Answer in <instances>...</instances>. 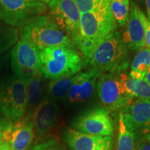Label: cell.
I'll return each instance as SVG.
<instances>
[{"label": "cell", "mask_w": 150, "mask_h": 150, "mask_svg": "<svg viewBox=\"0 0 150 150\" xmlns=\"http://www.w3.org/2000/svg\"><path fill=\"white\" fill-rule=\"evenodd\" d=\"M116 26L110 8L81 13L79 33L74 45L88 61L105 38L115 31Z\"/></svg>", "instance_id": "6da1fadb"}, {"label": "cell", "mask_w": 150, "mask_h": 150, "mask_svg": "<svg viewBox=\"0 0 150 150\" xmlns=\"http://www.w3.org/2000/svg\"><path fill=\"white\" fill-rule=\"evenodd\" d=\"M20 36L28 39L38 51L61 45H74L64 29L50 16L41 15L29 19L21 27Z\"/></svg>", "instance_id": "7a4b0ae2"}, {"label": "cell", "mask_w": 150, "mask_h": 150, "mask_svg": "<svg viewBox=\"0 0 150 150\" xmlns=\"http://www.w3.org/2000/svg\"><path fill=\"white\" fill-rule=\"evenodd\" d=\"M40 69L47 79L63 76H74L81 69L83 63L75 45H61L39 51Z\"/></svg>", "instance_id": "3957f363"}, {"label": "cell", "mask_w": 150, "mask_h": 150, "mask_svg": "<svg viewBox=\"0 0 150 150\" xmlns=\"http://www.w3.org/2000/svg\"><path fill=\"white\" fill-rule=\"evenodd\" d=\"M128 50L117 31L110 33L95 50L88 62L102 72L120 73L128 66Z\"/></svg>", "instance_id": "277c9868"}, {"label": "cell", "mask_w": 150, "mask_h": 150, "mask_svg": "<svg viewBox=\"0 0 150 150\" xmlns=\"http://www.w3.org/2000/svg\"><path fill=\"white\" fill-rule=\"evenodd\" d=\"M27 109V83L11 76L0 85V111L14 124L21 120Z\"/></svg>", "instance_id": "5b68a950"}, {"label": "cell", "mask_w": 150, "mask_h": 150, "mask_svg": "<svg viewBox=\"0 0 150 150\" xmlns=\"http://www.w3.org/2000/svg\"><path fill=\"white\" fill-rule=\"evenodd\" d=\"M46 4L31 0H0V22L20 28L30 18L47 11Z\"/></svg>", "instance_id": "8992f818"}, {"label": "cell", "mask_w": 150, "mask_h": 150, "mask_svg": "<svg viewBox=\"0 0 150 150\" xmlns=\"http://www.w3.org/2000/svg\"><path fill=\"white\" fill-rule=\"evenodd\" d=\"M11 63L15 76L27 83L40 67L39 51L28 39L20 36L11 51Z\"/></svg>", "instance_id": "52a82bcc"}, {"label": "cell", "mask_w": 150, "mask_h": 150, "mask_svg": "<svg viewBox=\"0 0 150 150\" xmlns=\"http://www.w3.org/2000/svg\"><path fill=\"white\" fill-rule=\"evenodd\" d=\"M120 73L102 75L97 82V91L99 99L108 111L120 112L134 99L127 95L124 89Z\"/></svg>", "instance_id": "ba28073f"}, {"label": "cell", "mask_w": 150, "mask_h": 150, "mask_svg": "<svg viewBox=\"0 0 150 150\" xmlns=\"http://www.w3.org/2000/svg\"><path fill=\"white\" fill-rule=\"evenodd\" d=\"M49 4L50 17L64 29L74 44L79 33L81 13L74 0H52Z\"/></svg>", "instance_id": "9c48e42d"}, {"label": "cell", "mask_w": 150, "mask_h": 150, "mask_svg": "<svg viewBox=\"0 0 150 150\" xmlns=\"http://www.w3.org/2000/svg\"><path fill=\"white\" fill-rule=\"evenodd\" d=\"M74 129L86 134L112 136L114 125L109 111L104 107L95 108L84 112L76 120Z\"/></svg>", "instance_id": "30bf717a"}, {"label": "cell", "mask_w": 150, "mask_h": 150, "mask_svg": "<svg viewBox=\"0 0 150 150\" xmlns=\"http://www.w3.org/2000/svg\"><path fill=\"white\" fill-rule=\"evenodd\" d=\"M127 128L136 134L137 131L150 129V100L133 99L120 112Z\"/></svg>", "instance_id": "8fae6325"}, {"label": "cell", "mask_w": 150, "mask_h": 150, "mask_svg": "<svg viewBox=\"0 0 150 150\" xmlns=\"http://www.w3.org/2000/svg\"><path fill=\"white\" fill-rule=\"evenodd\" d=\"M65 141L71 150H112V136H102L83 133L69 129L65 133Z\"/></svg>", "instance_id": "7c38bea8"}, {"label": "cell", "mask_w": 150, "mask_h": 150, "mask_svg": "<svg viewBox=\"0 0 150 150\" xmlns=\"http://www.w3.org/2000/svg\"><path fill=\"white\" fill-rule=\"evenodd\" d=\"M59 108L55 102L45 99L33 109L31 120L36 136L40 138L50 132L57 123Z\"/></svg>", "instance_id": "4fadbf2b"}, {"label": "cell", "mask_w": 150, "mask_h": 150, "mask_svg": "<svg viewBox=\"0 0 150 150\" xmlns=\"http://www.w3.org/2000/svg\"><path fill=\"white\" fill-rule=\"evenodd\" d=\"M102 73L100 70L91 67L86 72L75 74L67 97L69 102L81 103L87 101L93 95L97 81Z\"/></svg>", "instance_id": "5bb4252c"}, {"label": "cell", "mask_w": 150, "mask_h": 150, "mask_svg": "<svg viewBox=\"0 0 150 150\" xmlns=\"http://www.w3.org/2000/svg\"><path fill=\"white\" fill-rule=\"evenodd\" d=\"M140 8L134 2H131L129 18L125 26L122 40L127 50H140L145 47V31L140 16Z\"/></svg>", "instance_id": "9a60e30c"}, {"label": "cell", "mask_w": 150, "mask_h": 150, "mask_svg": "<svg viewBox=\"0 0 150 150\" xmlns=\"http://www.w3.org/2000/svg\"><path fill=\"white\" fill-rule=\"evenodd\" d=\"M34 136V127L29 115L25 119L12 124L6 134L5 141L9 142L11 150H27Z\"/></svg>", "instance_id": "2e32d148"}, {"label": "cell", "mask_w": 150, "mask_h": 150, "mask_svg": "<svg viewBox=\"0 0 150 150\" xmlns=\"http://www.w3.org/2000/svg\"><path fill=\"white\" fill-rule=\"evenodd\" d=\"M150 67V50L142 48L138 51L131 64L129 76L136 80H141L145 78Z\"/></svg>", "instance_id": "e0dca14e"}, {"label": "cell", "mask_w": 150, "mask_h": 150, "mask_svg": "<svg viewBox=\"0 0 150 150\" xmlns=\"http://www.w3.org/2000/svg\"><path fill=\"white\" fill-rule=\"evenodd\" d=\"M74 76H63L52 80L48 85L47 93L50 99L56 102L67 98Z\"/></svg>", "instance_id": "ac0fdd59"}, {"label": "cell", "mask_w": 150, "mask_h": 150, "mask_svg": "<svg viewBox=\"0 0 150 150\" xmlns=\"http://www.w3.org/2000/svg\"><path fill=\"white\" fill-rule=\"evenodd\" d=\"M40 69L37 70L32 78L27 83V108L34 109L38 104L42 91V78Z\"/></svg>", "instance_id": "d6986e66"}, {"label": "cell", "mask_w": 150, "mask_h": 150, "mask_svg": "<svg viewBox=\"0 0 150 150\" xmlns=\"http://www.w3.org/2000/svg\"><path fill=\"white\" fill-rule=\"evenodd\" d=\"M136 134L127 128L122 115L119 112L118 137L116 150H135Z\"/></svg>", "instance_id": "ffe728a7"}, {"label": "cell", "mask_w": 150, "mask_h": 150, "mask_svg": "<svg viewBox=\"0 0 150 150\" xmlns=\"http://www.w3.org/2000/svg\"><path fill=\"white\" fill-rule=\"evenodd\" d=\"M20 32L16 27L0 22V56L18 42Z\"/></svg>", "instance_id": "44dd1931"}, {"label": "cell", "mask_w": 150, "mask_h": 150, "mask_svg": "<svg viewBox=\"0 0 150 150\" xmlns=\"http://www.w3.org/2000/svg\"><path fill=\"white\" fill-rule=\"evenodd\" d=\"M110 9L116 23L125 26L130 12V0H110Z\"/></svg>", "instance_id": "7402d4cb"}, {"label": "cell", "mask_w": 150, "mask_h": 150, "mask_svg": "<svg viewBox=\"0 0 150 150\" xmlns=\"http://www.w3.org/2000/svg\"><path fill=\"white\" fill-rule=\"evenodd\" d=\"M80 13L110 8V0H74Z\"/></svg>", "instance_id": "603a6c76"}, {"label": "cell", "mask_w": 150, "mask_h": 150, "mask_svg": "<svg viewBox=\"0 0 150 150\" xmlns=\"http://www.w3.org/2000/svg\"><path fill=\"white\" fill-rule=\"evenodd\" d=\"M134 97L135 98L150 100V85L144 79L136 80Z\"/></svg>", "instance_id": "cb8c5ba5"}, {"label": "cell", "mask_w": 150, "mask_h": 150, "mask_svg": "<svg viewBox=\"0 0 150 150\" xmlns=\"http://www.w3.org/2000/svg\"><path fill=\"white\" fill-rule=\"evenodd\" d=\"M140 16L145 31V47L150 50V22L141 10H140Z\"/></svg>", "instance_id": "d4e9b609"}, {"label": "cell", "mask_w": 150, "mask_h": 150, "mask_svg": "<svg viewBox=\"0 0 150 150\" xmlns=\"http://www.w3.org/2000/svg\"><path fill=\"white\" fill-rule=\"evenodd\" d=\"M13 123L7 120H4L0 117V144L5 141L6 134L10 128Z\"/></svg>", "instance_id": "484cf974"}, {"label": "cell", "mask_w": 150, "mask_h": 150, "mask_svg": "<svg viewBox=\"0 0 150 150\" xmlns=\"http://www.w3.org/2000/svg\"><path fill=\"white\" fill-rule=\"evenodd\" d=\"M55 145V141L54 140H50L42 143L39 144V145H35L32 149L31 150H47L50 147Z\"/></svg>", "instance_id": "4316f807"}, {"label": "cell", "mask_w": 150, "mask_h": 150, "mask_svg": "<svg viewBox=\"0 0 150 150\" xmlns=\"http://www.w3.org/2000/svg\"><path fill=\"white\" fill-rule=\"evenodd\" d=\"M0 150H11V147L8 142L4 141L0 144Z\"/></svg>", "instance_id": "83f0119b"}, {"label": "cell", "mask_w": 150, "mask_h": 150, "mask_svg": "<svg viewBox=\"0 0 150 150\" xmlns=\"http://www.w3.org/2000/svg\"><path fill=\"white\" fill-rule=\"evenodd\" d=\"M138 150H150V142H145L140 144Z\"/></svg>", "instance_id": "f1b7e54d"}, {"label": "cell", "mask_w": 150, "mask_h": 150, "mask_svg": "<svg viewBox=\"0 0 150 150\" xmlns=\"http://www.w3.org/2000/svg\"><path fill=\"white\" fill-rule=\"evenodd\" d=\"M145 4L146 8H147V18L150 22V0H145Z\"/></svg>", "instance_id": "f546056e"}, {"label": "cell", "mask_w": 150, "mask_h": 150, "mask_svg": "<svg viewBox=\"0 0 150 150\" xmlns=\"http://www.w3.org/2000/svg\"><path fill=\"white\" fill-rule=\"evenodd\" d=\"M143 79L145 80V81H147V83L150 85V67H149V70H148V72L147 73V74H146V76H145V78H144Z\"/></svg>", "instance_id": "4dcf8cb0"}, {"label": "cell", "mask_w": 150, "mask_h": 150, "mask_svg": "<svg viewBox=\"0 0 150 150\" xmlns=\"http://www.w3.org/2000/svg\"><path fill=\"white\" fill-rule=\"evenodd\" d=\"M31 1H38V2H42L44 4H49L52 0H31Z\"/></svg>", "instance_id": "1f68e13d"}, {"label": "cell", "mask_w": 150, "mask_h": 150, "mask_svg": "<svg viewBox=\"0 0 150 150\" xmlns=\"http://www.w3.org/2000/svg\"><path fill=\"white\" fill-rule=\"evenodd\" d=\"M145 139L147 140V142H150V132L147 133V134L145 135Z\"/></svg>", "instance_id": "d6a6232c"}, {"label": "cell", "mask_w": 150, "mask_h": 150, "mask_svg": "<svg viewBox=\"0 0 150 150\" xmlns=\"http://www.w3.org/2000/svg\"><path fill=\"white\" fill-rule=\"evenodd\" d=\"M47 150H59L57 149L56 147H54V145L53 146H52V147H50L49 149H47Z\"/></svg>", "instance_id": "836d02e7"}, {"label": "cell", "mask_w": 150, "mask_h": 150, "mask_svg": "<svg viewBox=\"0 0 150 150\" xmlns=\"http://www.w3.org/2000/svg\"><path fill=\"white\" fill-rule=\"evenodd\" d=\"M0 65H1V64H0ZM1 67H0V85H1V83L3 82V81L1 80Z\"/></svg>", "instance_id": "e575fe53"}, {"label": "cell", "mask_w": 150, "mask_h": 150, "mask_svg": "<svg viewBox=\"0 0 150 150\" xmlns=\"http://www.w3.org/2000/svg\"><path fill=\"white\" fill-rule=\"evenodd\" d=\"M137 1H141V0H137Z\"/></svg>", "instance_id": "d590c367"}]
</instances>
